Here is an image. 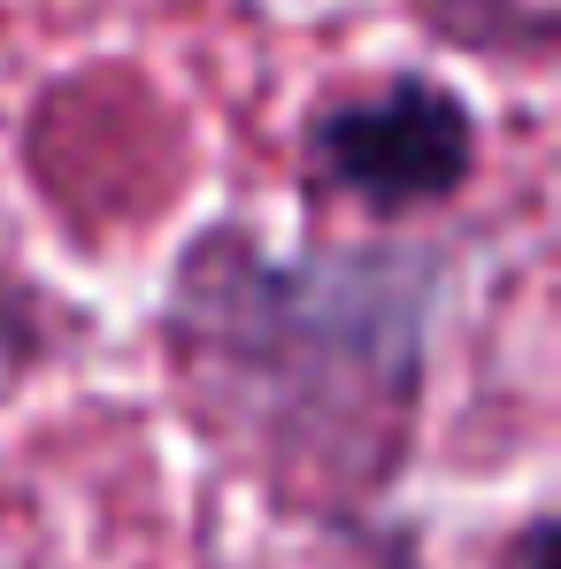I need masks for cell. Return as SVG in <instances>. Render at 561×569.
<instances>
[{"label": "cell", "mask_w": 561, "mask_h": 569, "mask_svg": "<svg viewBox=\"0 0 561 569\" xmlns=\"http://www.w3.org/2000/svg\"><path fill=\"white\" fill-rule=\"evenodd\" d=\"M431 262H270L239 231L186 247L170 347L200 416L300 492L384 485L423 378Z\"/></svg>", "instance_id": "cell-1"}, {"label": "cell", "mask_w": 561, "mask_h": 569, "mask_svg": "<svg viewBox=\"0 0 561 569\" xmlns=\"http://www.w3.org/2000/svg\"><path fill=\"white\" fill-rule=\"evenodd\" d=\"M308 162L315 178L377 216L439 208L477 170V116L439 78H392L384 93L339 100L308 123Z\"/></svg>", "instance_id": "cell-2"}, {"label": "cell", "mask_w": 561, "mask_h": 569, "mask_svg": "<svg viewBox=\"0 0 561 569\" xmlns=\"http://www.w3.org/2000/svg\"><path fill=\"white\" fill-rule=\"evenodd\" d=\"M415 16L462 47H547L554 0H415Z\"/></svg>", "instance_id": "cell-3"}]
</instances>
